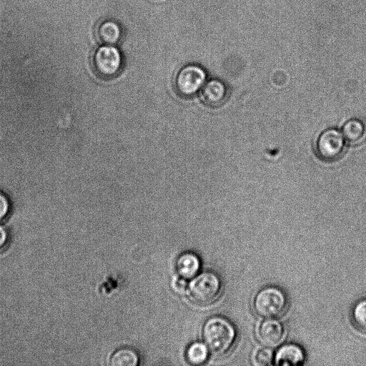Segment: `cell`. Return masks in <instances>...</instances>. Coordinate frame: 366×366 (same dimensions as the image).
<instances>
[{
    "instance_id": "10",
    "label": "cell",
    "mask_w": 366,
    "mask_h": 366,
    "mask_svg": "<svg viewBox=\"0 0 366 366\" xmlns=\"http://www.w3.org/2000/svg\"><path fill=\"white\" fill-rule=\"evenodd\" d=\"M305 358V352L297 344L289 343L278 349L274 357V364L277 365H300Z\"/></svg>"
},
{
    "instance_id": "15",
    "label": "cell",
    "mask_w": 366,
    "mask_h": 366,
    "mask_svg": "<svg viewBox=\"0 0 366 366\" xmlns=\"http://www.w3.org/2000/svg\"><path fill=\"white\" fill-rule=\"evenodd\" d=\"M352 317L355 326L366 332V299L357 302L353 307Z\"/></svg>"
},
{
    "instance_id": "14",
    "label": "cell",
    "mask_w": 366,
    "mask_h": 366,
    "mask_svg": "<svg viewBox=\"0 0 366 366\" xmlns=\"http://www.w3.org/2000/svg\"><path fill=\"white\" fill-rule=\"evenodd\" d=\"M208 354V347L206 344L196 342L187 348V358L191 364L201 365L207 360Z\"/></svg>"
},
{
    "instance_id": "9",
    "label": "cell",
    "mask_w": 366,
    "mask_h": 366,
    "mask_svg": "<svg viewBox=\"0 0 366 366\" xmlns=\"http://www.w3.org/2000/svg\"><path fill=\"white\" fill-rule=\"evenodd\" d=\"M94 36L100 44H116L122 36L119 23L112 19H102L94 26Z\"/></svg>"
},
{
    "instance_id": "11",
    "label": "cell",
    "mask_w": 366,
    "mask_h": 366,
    "mask_svg": "<svg viewBox=\"0 0 366 366\" xmlns=\"http://www.w3.org/2000/svg\"><path fill=\"white\" fill-rule=\"evenodd\" d=\"M200 266L199 257L191 252L182 254L176 263L177 271L183 279L194 277L198 273Z\"/></svg>"
},
{
    "instance_id": "1",
    "label": "cell",
    "mask_w": 366,
    "mask_h": 366,
    "mask_svg": "<svg viewBox=\"0 0 366 366\" xmlns=\"http://www.w3.org/2000/svg\"><path fill=\"white\" fill-rule=\"evenodd\" d=\"M202 334L208 349L217 355L228 353L237 340L234 325L227 318L220 316L208 319L204 325Z\"/></svg>"
},
{
    "instance_id": "7",
    "label": "cell",
    "mask_w": 366,
    "mask_h": 366,
    "mask_svg": "<svg viewBox=\"0 0 366 366\" xmlns=\"http://www.w3.org/2000/svg\"><path fill=\"white\" fill-rule=\"evenodd\" d=\"M285 335L283 324L274 318H268L262 321L257 330L259 340L267 347L280 345L283 341Z\"/></svg>"
},
{
    "instance_id": "13",
    "label": "cell",
    "mask_w": 366,
    "mask_h": 366,
    "mask_svg": "<svg viewBox=\"0 0 366 366\" xmlns=\"http://www.w3.org/2000/svg\"><path fill=\"white\" fill-rule=\"evenodd\" d=\"M137 352L130 347H122L114 352L111 359L112 366H137L139 364Z\"/></svg>"
},
{
    "instance_id": "12",
    "label": "cell",
    "mask_w": 366,
    "mask_h": 366,
    "mask_svg": "<svg viewBox=\"0 0 366 366\" xmlns=\"http://www.w3.org/2000/svg\"><path fill=\"white\" fill-rule=\"evenodd\" d=\"M342 132L347 143L357 145L362 143L365 139L366 127L361 120L351 119L345 123Z\"/></svg>"
},
{
    "instance_id": "17",
    "label": "cell",
    "mask_w": 366,
    "mask_h": 366,
    "mask_svg": "<svg viewBox=\"0 0 366 366\" xmlns=\"http://www.w3.org/2000/svg\"><path fill=\"white\" fill-rule=\"evenodd\" d=\"M11 209V204L8 197L0 192V222L3 221L9 215Z\"/></svg>"
},
{
    "instance_id": "6",
    "label": "cell",
    "mask_w": 366,
    "mask_h": 366,
    "mask_svg": "<svg viewBox=\"0 0 366 366\" xmlns=\"http://www.w3.org/2000/svg\"><path fill=\"white\" fill-rule=\"evenodd\" d=\"M345 149V138L337 129L323 131L316 142L318 157L325 162H334L342 157Z\"/></svg>"
},
{
    "instance_id": "5",
    "label": "cell",
    "mask_w": 366,
    "mask_h": 366,
    "mask_svg": "<svg viewBox=\"0 0 366 366\" xmlns=\"http://www.w3.org/2000/svg\"><path fill=\"white\" fill-rule=\"evenodd\" d=\"M207 81L205 70L197 64H187L176 74L174 87L177 94L183 98H190L198 93Z\"/></svg>"
},
{
    "instance_id": "3",
    "label": "cell",
    "mask_w": 366,
    "mask_h": 366,
    "mask_svg": "<svg viewBox=\"0 0 366 366\" xmlns=\"http://www.w3.org/2000/svg\"><path fill=\"white\" fill-rule=\"evenodd\" d=\"M288 305L285 293L280 288L268 286L261 289L255 295L253 307L261 317L275 318L282 315Z\"/></svg>"
},
{
    "instance_id": "4",
    "label": "cell",
    "mask_w": 366,
    "mask_h": 366,
    "mask_svg": "<svg viewBox=\"0 0 366 366\" xmlns=\"http://www.w3.org/2000/svg\"><path fill=\"white\" fill-rule=\"evenodd\" d=\"M190 299L199 305H209L219 296L222 282L213 272H204L197 276L189 285Z\"/></svg>"
},
{
    "instance_id": "2",
    "label": "cell",
    "mask_w": 366,
    "mask_h": 366,
    "mask_svg": "<svg viewBox=\"0 0 366 366\" xmlns=\"http://www.w3.org/2000/svg\"><path fill=\"white\" fill-rule=\"evenodd\" d=\"M91 64L97 76L111 79L122 71L123 58L120 51L114 45L101 44L93 50Z\"/></svg>"
},
{
    "instance_id": "16",
    "label": "cell",
    "mask_w": 366,
    "mask_h": 366,
    "mask_svg": "<svg viewBox=\"0 0 366 366\" xmlns=\"http://www.w3.org/2000/svg\"><path fill=\"white\" fill-rule=\"evenodd\" d=\"M274 355L269 348L259 349L254 355V362L258 365H269L274 361Z\"/></svg>"
},
{
    "instance_id": "18",
    "label": "cell",
    "mask_w": 366,
    "mask_h": 366,
    "mask_svg": "<svg viewBox=\"0 0 366 366\" xmlns=\"http://www.w3.org/2000/svg\"><path fill=\"white\" fill-rule=\"evenodd\" d=\"M10 241V235L7 228L0 224V253L4 252Z\"/></svg>"
},
{
    "instance_id": "8",
    "label": "cell",
    "mask_w": 366,
    "mask_h": 366,
    "mask_svg": "<svg viewBox=\"0 0 366 366\" xmlns=\"http://www.w3.org/2000/svg\"><path fill=\"white\" fill-rule=\"evenodd\" d=\"M201 99L209 107L221 106L228 96V88L221 80L212 79L205 82L200 90Z\"/></svg>"
}]
</instances>
